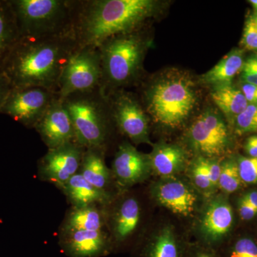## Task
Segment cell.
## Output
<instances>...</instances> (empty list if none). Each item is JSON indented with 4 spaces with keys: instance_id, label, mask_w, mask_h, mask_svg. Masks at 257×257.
<instances>
[{
    "instance_id": "f546056e",
    "label": "cell",
    "mask_w": 257,
    "mask_h": 257,
    "mask_svg": "<svg viewBox=\"0 0 257 257\" xmlns=\"http://www.w3.org/2000/svg\"><path fill=\"white\" fill-rule=\"evenodd\" d=\"M228 257H257V243L249 238H241L232 245Z\"/></svg>"
},
{
    "instance_id": "5bb4252c",
    "label": "cell",
    "mask_w": 257,
    "mask_h": 257,
    "mask_svg": "<svg viewBox=\"0 0 257 257\" xmlns=\"http://www.w3.org/2000/svg\"><path fill=\"white\" fill-rule=\"evenodd\" d=\"M155 197L162 206L176 214H192L197 203V196L187 184L179 180H168L157 184Z\"/></svg>"
},
{
    "instance_id": "74e56055",
    "label": "cell",
    "mask_w": 257,
    "mask_h": 257,
    "mask_svg": "<svg viewBox=\"0 0 257 257\" xmlns=\"http://www.w3.org/2000/svg\"><path fill=\"white\" fill-rule=\"evenodd\" d=\"M250 205L252 206L257 211V191H252L243 196Z\"/></svg>"
},
{
    "instance_id": "7402d4cb",
    "label": "cell",
    "mask_w": 257,
    "mask_h": 257,
    "mask_svg": "<svg viewBox=\"0 0 257 257\" xmlns=\"http://www.w3.org/2000/svg\"><path fill=\"white\" fill-rule=\"evenodd\" d=\"M20 32L8 0H0V69L20 39Z\"/></svg>"
},
{
    "instance_id": "2e32d148",
    "label": "cell",
    "mask_w": 257,
    "mask_h": 257,
    "mask_svg": "<svg viewBox=\"0 0 257 257\" xmlns=\"http://www.w3.org/2000/svg\"><path fill=\"white\" fill-rule=\"evenodd\" d=\"M232 223L231 206L225 201L218 199L211 203L204 213L201 229L207 241L215 243L226 234Z\"/></svg>"
},
{
    "instance_id": "ffe728a7",
    "label": "cell",
    "mask_w": 257,
    "mask_h": 257,
    "mask_svg": "<svg viewBox=\"0 0 257 257\" xmlns=\"http://www.w3.org/2000/svg\"><path fill=\"white\" fill-rule=\"evenodd\" d=\"M79 173L96 188L106 190L110 182L111 173L104 162V150L86 149Z\"/></svg>"
},
{
    "instance_id": "6da1fadb",
    "label": "cell",
    "mask_w": 257,
    "mask_h": 257,
    "mask_svg": "<svg viewBox=\"0 0 257 257\" xmlns=\"http://www.w3.org/2000/svg\"><path fill=\"white\" fill-rule=\"evenodd\" d=\"M78 47L72 35L20 37L0 72L13 88L40 87L57 93L62 72Z\"/></svg>"
},
{
    "instance_id": "9c48e42d",
    "label": "cell",
    "mask_w": 257,
    "mask_h": 257,
    "mask_svg": "<svg viewBox=\"0 0 257 257\" xmlns=\"http://www.w3.org/2000/svg\"><path fill=\"white\" fill-rule=\"evenodd\" d=\"M116 127L134 143H150V117L138 97L124 90L106 94Z\"/></svg>"
},
{
    "instance_id": "7a4b0ae2",
    "label": "cell",
    "mask_w": 257,
    "mask_h": 257,
    "mask_svg": "<svg viewBox=\"0 0 257 257\" xmlns=\"http://www.w3.org/2000/svg\"><path fill=\"white\" fill-rule=\"evenodd\" d=\"M158 9L154 0H79L74 37L79 46L99 47L109 37L143 28Z\"/></svg>"
},
{
    "instance_id": "52a82bcc",
    "label": "cell",
    "mask_w": 257,
    "mask_h": 257,
    "mask_svg": "<svg viewBox=\"0 0 257 257\" xmlns=\"http://www.w3.org/2000/svg\"><path fill=\"white\" fill-rule=\"evenodd\" d=\"M101 55L94 46H79L66 65L59 83L61 99L74 93L89 92L100 87Z\"/></svg>"
},
{
    "instance_id": "f35d334b",
    "label": "cell",
    "mask_w": 257,
    "mask_h": 257,
    "mask_svg": "<svg viewBox=\"0 0 257 257\" xmlns=\"http://www.w3.org/2000/svg\"><path fill=\"white\" fill-rule=\"evenodd\" d=\"M194 257H214V255L211 254V253L207 252V251H198Z\"/></svg>"
},
{
    "instance_id": "d6986e66",
    "label": "cell",
    "mask_w": 257,
    "mask_h": 257,
    "mask_svg": "<svg viewBox=\"0 0 257 257\" xmlns=\"http://www.w3.org/2000/svg\"><path fill=\"white\" fill-rule=\"evenodd\" d=\"M243 63V51L233 50L202 75V80L214 88L229 85L235 76L242 69Z\"/></svg>"
},
{
    "instance_id": "1f68e13d",
    "label": "cell",
    "mask_w": 257,
    "mask_h": 257,
    "mask_svg": "<svg viewBox=\"0 0 257 257\" xmlns=\"http://www.w3.org/2000/svg\"><path fill=\"white\" fill-rule=\"evenodd\" d=\"M241 72L243 82L257 85V57H251L245 61Z\"/></svg>"
},
{
    "instance_id": "8fae6325",
    "label": "cell",
    "mask_w": 257,
    "mask_h": 257,
    "mask_svg": "<svg viewBox=\"0 0 257 257\" xmlns=\"http://www.w3.org/2000/svg\"><path fill=\"white\" fill-rule=\"evenodd\" d=\"M85 150L76 143L48 150L39 162V176L61 188L79 173Z\"/></svg>"
},
{
    "instance_id": "5b68a950",
    "label": "cell",
    "mask_w": 257,
    "mask_h": 257,
    "mask_svg": "<svg viewBox=\"0 0 257 257\" xmlns=\"http://www.w3.org/2000/svg\"><path fill=\"white\" fill-rule=\"evenodd\" d=\"M8 1L14 13L20 37L74 35L79 0Z\"/></svg>"
},
{
    "instance_id": "4316f807",
    "label": "cell",
    "mask_w": 257,
    "mask_h": 257,
    "mask_svg": "<svg viewBox=\"0 0 257 257\" xmlns=\"http://www.w3.org/2000/svg\"><path fill=\"white\" fill-rule=\"evenodd\" d=\"M235 128L239 135L257 132V104H248L235 119Z\"/></svg>"
},
{
    "instance_id": "e0dca14e",
    "label": "cell",
    "mask_w": 257,
    "mask_h": 257,
    "mask_svg": "<svg viewBox=\"0 0 257 257\" xmlns=\"http://www.w3.org/2000/svg\"><path fill=\"white\" fill-rule=\"evenodd\" d=\"M61 189L73 207L104 204L110 200V196L106 190L96 188L79 173L69 179Z\"/></svg>"
},
{
    "instance_id": "603a6c76",
    "label": "cell",
    "mask_w": 257,
    "mask_h": 257,
    "mask_svg": "<svg viewBox=\"0 0 257 257\" xmlns=\"http://www.w3.org/2000/svg\"><path fill=\"white\" fill-rule=\"evenodd\" d=\"M211 96L219 109L231 119H236L248 104L241 90L231 84L214 88Z\"/></svg>"
},
{
    "instance_id": "4dcf8cb0",
    "label": "cell",
    "mask_w": 257,
    "mask_h": 257,
    "mask_svg": "<svg viewBox=\"0 0 257 257\" xmlns=\"http://www.w3.org/2000/svg\"><path fill=\"white\" fill-rule=\"evenodd\" d=\"M241 44L245 49L257 51V25L253 16H250L245 23Z\"/></svg>"
},
{
    "instance_id": "f1b7e54d",
    "label": "cell",
    "mask_w": 257,
    "mask_h": 257,
    "mask_svg": "<svg viewBox=\"0 0 257 257\" xmlns=\"http://www.w3.org/2000/svg\"><path fill=\"white\" fill-rule=\"evenodd\" d=\"M241 181L245 183H257V157H241L237 162Z\"/></svg>"
},
{
    "instance_id": "d590c367",
    "label": "cell",
    "mask_w": 257,
    "mask_h": 257,
    "mask_svg": "<svg viewBox=\"0 0 257 257\" xmlns=\"http://www.w3.org/2000/svg\"><path fill=\"white\" fill-rule=\"evenodd\" d=\"M241 90L248 104H257V85L245 83L243 84Z\"/></svg>"
},
{
    "instance_id": "3957f363",
    "label": "cell",
    "mask_w": 257,
    "mask_h": 257,
    "mask_svg": "<svg viewBox=\"0 0 257 257\" xmlns=\"http://www.w3.org/2000/svg\"><path fill=\"white\" fill-rule=\"evenodd\" d=\"M195 89L189 75L172 72L147 84L141 103L147 115L157 124L177 128L188 119L197 104Z\"/></svg>"
},
{
    "instance_id": "44dd1931",
    "label": "cell",
    "mask_w": 257,
    "mask_h": 257,
    "mask_svg": "<svg viewBox=\"0 0 257 257\" xmlns=\"http://www.w3.org/2000/svg\"><path fill=\"white\" fill-rule=\"evenodd\" d=\"M104 218L96 205L73 207L62 225V233L74 231H102Z\"/></svg>"
},
{
    "instance_id": "e575fe53",
    "label": "cell",
    "mask_w": 257,
    "mask_h": 257,
    "mask_svg": "<svg viewBox=\"0 0 257 257\" xmlns=\"http://www.w3.org/2000/svg\"><path fill=\"white\" fill-rule=\"evenodd\" d=\"M12 89L13 87L9 79L3 72H0V110L4 105L5 101L11 92Z\"/></svg>"
},
{
    "instance_id": "cb8c5ba5",
    "label": "cell",
    "mask_w": 257,
    "mask_h": 257,
    "mask_svg": "<svg viewBox=\"0 0 257 257\" xmlns=\"http://www.w3.org/2000/svg\"><path fill=\"white\" fill-rule=\"evenodd\" d=\"M140 219V204L134 198L121 203L114 219V233L118 241H123L137 229Z\"/></svg>"
},
{
    "instance_id": "8992f818",
    "label": "cell",
    "mask_w": 257,
    "mask_h": 257,
    "mask_svg": "<svg viewBox=\"0 0 257 257\" xmlns=\"http://www.w3.org/2000/svg\"><path fill=\"white\" fill-rule=\"evenodd\" d=\"M62 101L72 119L76 143L84 149L104 150L114 122L107 96L101 88L74 93Z\"/></svg>"
},
{
    "instance_id": "ac0fdd59",
    "label": "cell",
    "mask_w": 257,
    "mask_h": 257,
    "mask_svg": "<svg viewBox=\"0 0 257 257\" xmlns=\"http://www.w3.org/2000/svg\"><path fill=\"white\" fill-rule=\"evenodd\" d=\"M148 157L151 170L159 175L170 176L184 168L187 155L178 145L161 144L155 145Z\"/></svg>"
},
{
    "instance_id": "d4e9b609",
    "label": "cell",
    "mask_w": 257,
    "mask_h": 257,
    "mask_svg": "<svg viewBox=\"0 0 257 257\" xmlns=\"http://www.w3.org/2000/svg\"><path fill=\"white\" fill-rule=\"evenodd\" d=\"M145 257H183L180 246L170 229H165L147 246Z\"/></svg>"
},
{
    "instance_id": "484cf974",
    "label": "cell",
    "mask_w": 257,
    "mask_h": 257,
    "mask_svg": "<svg viewBox=\"0 0 257 257\" xmlns=\"http://www.w3.org/2000/svg\"><path fill=\"white\" fill-rule=\"evenodd\" d=\"M238 165L234 160H226L221 165V174L219 183L221 190L226 193H232L237 190L241 185Z\"/></svg>"
},
{
    "instance_id": "8d00e7d4",
    "label": "cell",
    "mask_w": 257,
    "mask_h": 257,
    "mask_svg": "<svg viewBox=\"0 0 257 257\" xmlns=\"http://www.w3.org/2000/svg\"><path fill=\"white\" fill-rule=\"evenodd\" d=\"M245 149L248 155L251 157H257V136L251 137L246 141Z\"/></svg>"
},
{
    "instance_id": "ab89813d",
    "label": "cell",
    "mask_w": 257,
    "mask_h": 257,
    "mask_svg": "<svg viewBox=\"0 0 257 257\" xmlns=\"http://www.w3.org/2000/svg\"><path fill=\"white\" fill-rule=\"evenodd\" d=\"M248 3H251L255 10V13H257V0H251V1H248Z\"/></svg>"
},
{
    "instance_id": "836d02e7",
    "label": "cell",
    "mask_w": 257,
    "mask_h": 257,
    "mask_svg": "<svg viewBox=\"0 0 257 257\" xmlns=\"http://www.w3.org/2000/svg\"><path fill=\"white\" fill-rule=\"evenodd\" d=\"M208 172H209V179L213 187H215L219 183V177L221 174V165L217 161L207 160Z\"/></svg>"
},
{
    "instance_id": "ba28073f",
    "label": "cell",
    "mask_w": 257,
    "mask_h": 257,
    "mask_svg": "<svg viewBox=\"0 0 257 257\" xmlns=\"http://www.w3.org/2000/svg\"><path fill=\"white\" fill-rule=\"evenodd\" d=\"M58 94L40 87H13L0 110L28 128H34Z\"/></svg>"
},
{
    "instance_id": "d6a6232c",
    "label": "cell",
    "mask_w": 257,
    "mask_h": 257,
    "mask_svg": "<svg viewBox=\"0 0 257 257\" xmlns=\"http://www.w3.org/2000/svg\"><path fill=\"white\" fill-rule=\"evenodd\" d=\"M239 212L243 220H251L257 214V211L248 204L244 197H241L239 202Z\"/></svg>"
},
{
    "instance_id": "60d3db41",
    "label": "cell",
    "mask_w": 257,
    "mask_h": 257,
    "mask_svg": "<svg viewBox=\"0 0 257 257\" xmlns=\"http://www.w3.org/2000/svg\"><path fill=\"white\" fill-rule=\"evenodd\" d=\"M253 19H254L255 22H256L257 25V13H255L254 15H252Z\"/></svg>"
},
{
    "instance_id": "4fadbf2b",
    "label": "cell",
    "mask_w": 257,
    "mask_h": 257,
    "mask_svg": "<svg viewBox=\"0 0 257 257\" xmlns=\"http://www.w3.org/2000/svg\"><path fill=\"white\" fill-rule=\"evenodd\" d=\"M151 170L148 156L128 143L121 144L115 154L112 171L120 184L132 186L146 178Z\"/></svg>"
},
{
    "instance_id": "83f0119b",
    "label": "cell",
    "mask_w": 257,
    "mask_h": 257,
    "mask_svg": "<svg viewBox=\"0 0 257 257\" xmlns=\"http://www.w3.org/2000/svg\"><path fill=\"white\" fill-rule=\"evenodd\" d=\"M207 159L199 157L192 166V177L194 184L202 190H208L213 186L209 179L207 168Z\"/></svg>"
},
{
    "instance_id": "9a60e30c",
    "label": "cell",
    "mask_w": 257,
    "mask_h": 257,
    "mask_svg": "<svg viewBox=\"0 0 257 257\" xmlns=\"http://www.w3.org/2000/svg\"><path fill=\"white\" fill-rule=\"evenodd\" d=\"M62 234V245L73 257L99 256L107 245L103 231H74Z\"/></svg>"
},
{
    "instance_id": "30bf717a",
    "label": "cell",
    "mask_w": 257,
    "mask_h": 257,
    "mask_svg": "<svg viewBox=\"0 0 257 257\" xmlns=\"http://www.w3.org/2000/svg\"><path fill=\"white\" fill-rule=\"evenodd\" d=\"M187 137L191 147L203 156H221L229 147L226 125L220 115L213 110L198 116L189 127Z\"/></svg>"
},
{
    "instance_id": "7c38bea8",
    "label": "cell",
    "mask_w": 257,
    "mask_h": 257,
    "mask_svg": "<svg viewBox=\"0 0 257 257\" xmlns=\"http://www.w3.org/2000/svg\"><path fill=\"white\" fill-rule=\"evenodd\" d=\"M48 150L76 143L72 119L57 96L35 127Z\"/></svg>"
},
{
    "instance_id": "277c9868",
    "label": "cell",
    "mask_w": 257,
    "mask_h": 257,
    "mask_svg": "<svg viewBox=\"0 0 257 257\" xmlns=\"http://www.w3.org/2000/svg\"><path fill=\"white\" fill-rule=\"evenodd\" d=\"M142 30L109 37L98 47L102 72L100 88L104 94L135 84L141 77L149 43Z\"/></svg>"
}]
</instances>
